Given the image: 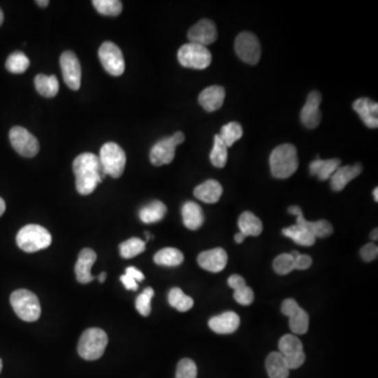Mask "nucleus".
<instances>
[{
  "label": "nucleus",
  "mask_w": 378,
  "mask_h": 378,
  "mask_svg": "<svg viewBox=\"0 0 378 378\" xmlns=\"http://www.w3.org/2000/svg\"><path fill=\"white\" fill-rule=\"evenodd\" d=\"M126 275H129V277H133L137 281H142L144 279V275L135 267H127L125 269Z\"/></svg>",
  "instance_id": "nucleus-46"
},
{
  "label": "nucleus",
  "mask_w": 378,
  "mask_h": 378,
  "mask_svg": "<svg viewBox=\"0 0 378 378\" xmlns=\"http://www.w3.org/2000/svg\"><path fill=\"white\" fill-rule=\"evenodd\" d=\"M371 239L373 240V241H377V239H378L377 228H375V229H374L373 231L371 232Z\"/></svg>",
  "instance_id": "nucleus-50"
},
{
  "label": "nucleus",
  "mask_w": 378,
  "mask_h": 378,
  "mask_svg": "<svg viewBox=\"0 0 378 378\" xmlns=\"http://www.w3.org/2000/svg\"><path fill=\"white\" fill-rule=\"evenodd\" d=\"M236 55L244 62L255 66L261 59V43L255 34L250 32H242L234 42Z\"/></svg>",
  "instance_id": "nucleus-10"
},
{
  "label": "nucleus",
  "mask_w": 378,
  "mask_h": 378,
  "mask_svg": "<svg viewBox=\"0 0 378 378\" xmlns=\"http://www.w3.org/2000/svg\"><path fill=\"white\" fill-rule=\"evenodd\" d=\"M168 303L180 312H186L194 306V299L185 294L180 288H173L169 291Z\"/></svg>",
  "instance_id": "nucleus-35"
},
{
  "label": "nucleus",
  "mask_w": 378,
  "mask_h": 378,
  "mask_svg": "<svg viewBox=\"0 0 378 378\" xmlns=\"http://www.w3.org/2000/svg\"><path fill=\"white\" fill-rule=\"evenodd\" d=\"M283 314L289 318V327L293 333L303 336L309 330V315L304 309L301 308L293 299L284 301L281 308Z\"/></svg>",
  "instance_id": "nucleus-13"
},
{
  "label": "nucleus",
  "mask_w": 378,
  "mask_h": 378,
  "mask_svg": "<svg viewBox=\"0 0 378 378\" xmlns=\"http://www.w3.org/2000/svg\"><path fill=\"white\" fill-rule=\"evenodd\" d=\"M228 285L230 288L234 289V297L236 302L243 306H248L255 299V293L250 287L246 285L245 279L238 275H231L228 279Z\"/></svg>",
  "instance_id": "nucleus-26"
},
{
  "label": "nucleus",
  "mask_w": 378,
  "mask_h": 378,
  "mask_svg": "<svg viewBox=\"0 0 378 378\" xmlns=\"http://www.w3.org/2000/svg\"><path fill=\"white\" fill-rule=\"evenodd\" d=\"M73 171L76 177L77 192L82 196L94 192L106 177L99 157L90 153L79 155L73 163Z\"/></svg>",
  "instance_id": "nucleus-1"
},
{
  "label": "nucleus",
  "mask_w": 378,
  "mask_h": 378,
  "mask_svg": "<svg viewBox=\"0 0 378 378\" xmlns=\"http://www.w3.org/2000/svg\"><path fill=\"white\" fill-rule=\"evenodd\" d=\"M187 37H188L189 42L206 47V45H212L218 39V31H216L214 21H210V19H202L189 29Z\"/></svg>",
  "instance_id": "nucleus-16"
},
{
  "label": "nucleus",
  "mask_w": 378,
  "mask_h": 378,
  "mask_svg": "<svg viewBox=\"0 0 378 378\" xmlns=\"http://www.w3.org/2000/svg\"><path fill=\"white\" fill-rule=\"evenodd\" d=\"M240 316L236 312L227 311L218 316L210 318L208 325L214 332L218 334L234 333L240 326Z\"/></svg>",
  "instance_id": "nucleus-23"
},
{
  "label": "nucleus",
  "mask_w": 378,
  "mask_h": 378,
  "mask_svg": "<svg viewBox=\"0 0 378 378\" xmlns=\"http://www.w3.org/2000/svg\"><path fill=\"white\" fill-rule=\"evenodd\" d=\"M290 255L294 260V269L297 270H306L312 265L310 255H301L299 251H292Z\"/></svg>",
  "instance_id": "nucleus-43"
},
{
  "label": "nucleus",
  "mask_w": 378,
  "mask_h": 378,
  "mask_svg": "<svg viewBox=\"0 0 378 378\" xmlns=\"http://www.w3.org/2000/svg\"><path fill=\"white\" fill-rule=\"evenodd\" d=\"M60 66L63 80L73 90H78L81 86V66L78 57L72 51H66L60 57Z\"/></svg>",
  "instance_id": "nucleus-14"
},
{
  "label": "nucleus",
  "mask_w": 378,
  "mask_h": 378,
  "mask_svg": "<svg viewBox=\"0 0 378 378\" xmlns=\"http://www.w3.org/2000/svg\"><path fill=\"white\" fill-rule=\"evenodd\" d=\"M246 236H244L243 234H241V232H239V234H236V236H234V241L236 242L238 244L243 243L244 240H245Z\"/></svg>",
  "instance_id": "nucleus-47"
},
{
  "label": "nucleus",
  "mask_w": 378,
  "mask_h": 378,
  "mask_svg": "<svg viewBox=\"0 0 378 378\" xmlns=\"http://www.w3.org/2000/svg\"><path fill=\"white\" fill-rule=\"evenodd\" d=\"M99 160L105 176L118 179L123 175L126 164L125 151L115 142H108L101 147Z\"/></svg>",
  "instance_id": "nucleus-6"
},
{
  "label": "nucleus",
  "mask_w": 378,
  "mask_h": 378,
  "mask_svg": "<svg viewBox=\"0 0 378 378\" xmlns=\"http://www.w3.org/2000/svg\"><path fill=\"white\" fill-rule=\"evenodd\" d=\"M153 261L157 265L165 266V267H176L181 265L184 261V255L177 248H163L155 253Z\"/></svg>",
  "instance_id": "nucleus-32"
},
{
  "label": "nucleus",
  "mask_w": 378,
  "mask_h": 378,
  "mask_svg": "<svg viewBox=\"0 0 378 378\" xmlns=\"http://www.w3.org/2000/svg\"><path fill=\"white\" fill-rule=\"evenodd\" d=\"M273 269L277 275H286L294 270V260L290 253L277 255L273 261Z\"/></svg>",
  "instance_id": "nucleus-40"
},
{
  "label": "nucleus",
  "mask_w": 378,
  "mask_h": 378,
  "mask_svg": "<svg viewBox=\"0 0 378 378\" xmlns=\"http://www.w3.org/2000/svg\"><path fill=\"white\" fill-rule=\"evenodd\" d=\"M222 194H223V187L216 180L205 181L194 190V194L197 199L208 204L218 202Z\"/></svg>",
  "instance_id": "nucleus-24"
},
{
  "label": "nucleus",
  "mask_w": 378,
  "mask_h": 378,
  "mask_svg": "<svg viewBox=\"0 0 378 378\" xmlns=\"http://www.w3.org/2000/svg\"><path fill=\"white\" fill-rule=\"evenodd\" d=\"M183 223L190 230H197L204 223L205 216L200 205L189 201L182 207Z\"/></svg>",
  "instance_id": "nucleus-27"
},
{
  "label": "nucleus",
  "mask_w": 378,
  "mask_h": 378,
  "mask_svg": "<svg viewBox=\"0 0 378 378\" xmlns=\"http://www.w3.org/2000/svg\"><path fill=\"white\" fill-rule=\"evenodd\" d=\"M122 284H123L124 287H125L127 290L136 291L139 288V285H138V281H136L133 277H129V275H123L121 277Z\"/></svg>",
  "instance_id": "nucleus-45"
},
{
  "label": "nucleus",
  "mask_w": 378,
  "mask_h": 378,
  "mask_svg": "<svg viewBox=\"0 0 378 378\" xmlns=\"http://www.w3.org/2000/svg\"><path fill=\"white\" fill-rule=\"evenodd\" d=\"M239 228L245 236H257L263 231V223L255 214L245 212L240 216Z\"/></svg>",
  "instance_id": "nucleus-31"
},
{
  "label": "nucleus",
  "mask_w": 378,
  "mask_h": 378,
  "mask_svg": "<svg viewBox=\"0 0 378 378\" xmlns=\"http://www.w3.org/2000/svg\"><path fill=\"white\" fill-rule=\"evenodd\" d=\"M108 338L99 328L84 331L78 344V353L86 360H97L103 355L108 346Z\"/></svg>",
  "instance_id": "nucleus-5"
},
{
  "label": "nucleus",
  "mask_w": 378,
  "mask_h": 378,
  "mask_svg": "<svg viewBox=\"0 0 378 378\" xmlns=\"http://www.w3.org/2000/svg\"><path fill=\"white\" fill-rule=\"evenodd\" d=\"M100 62L104 70L112 76H121L125 71V61L120 47L112 41H105L100 47Z\"/></svg>",
  "instance_id": "nucleus-11"
},
{
  "label": "nucleus",
  "mask_w": 378,
  "mask_h": 378,
  "mask_svg": "<svg viewBox=\"0 0 378 378\" xmlns=\"http://www.w3.org/2000/svg\"><path fill=\"white\" fill-rule=\"evenodd\" d=\"M279 350L289 370L299 369L306 360L302 342L293 334H286L279 340Z\"/></svg>",
  "instance_id": "nucleus-9"
},
{
  "label": "nucleus",
  "mask_w": 378,
  "mask_h": 378,
  "mask_svg": "<svg viewBox=\"0 0 378 378\" xmlns=\"http://www.w3.org/2000/svg\"><path fill=\"white\" fill-rule=\"evenodd\" d=\"M284 236H287L289 239L293 240L295 243L299 244L301 246H312L315 243V238L305 228L301 227V226L295 225L290 226V227L284 228L281 230Z\"/></svg>",
  "instance_id": "nucleus-33"
},
{
  "label": "nucleus",
  "mask_w": 378,
  "mask_h": 378,
  "mask_svg": "<svg viewBox=\"0 0 378 378\" xmlns=\"http://www.w3.org/2000/svg\"><path fill=\"white\" fill-rule=\"evenodd\" d=\"M10 142L19 155L25 158H33L38 155L40 145L34 135L21 126H15L10 131Z\"/></svg>",
  "instance_id": "nucleus-12"
},
{
  "label": "nucleus",
  "mask_w": 378,
  "mask_h": 378,
  "mask_svg": "<svg viewBox=\"0 0 378 378\" xmlns=\"http://www.w3.org/2000/svg\"><path fill=\"white\" fill-rule=\"evenodd\" d=\"M155 295V291L153 288L144 289V291L136 299V309L142 316H149L151 312V299Z\"/></svg>",
  "instance_id": "nucleus-41"
},
{
  "label": "nucleus",
  "mask_w": 378,
  "mask_h": 378,
  "mask_svg": "<svg viewBox=\"0 0 378 378\" xmlns=\"http://www.w3.org/2000/svg\"><path fill=\"white\" fill-rule=\"evenodd\" d=\"M96 260H97V255L94 250L90 248H84L81 250L75 266V273L79 283L88 284L94 281V277H92L90 270Z\"/></svg>",
  "instance_id": "nucleus-20"
},
{
  "label": "nucleus",
  "mask_w": 378,
  "mask_h": 378,
  "mask_svg": "<svg viewBox=\"0 0 378 378\" xmlns=\"http://www.w3.org/2000/svg\"><path fill=\"white\" fill-rule=\"evenodd\" d=\"M378 247L375 244L370 243L360 249V255H362L364 261L372 262L377 257Z\"/></svg>",
  "instance_id": "nucleus-44"
},
{
  "label": "nucleus",
  "mask_w": 378,
  "mask_h": 378,
  "mask_svg": "<svg viewBox=\"0 0 378 378\" xmlns=\"http://www.w3.org/2000/svg\"><path fill=\"white\" fill-rule=\"evenodd\" d=\"M224 100H225V90L222 86H208L199 94V103L208 113L220 110L223 105Z\"/></svg>",
  "instance_id": "nucleus-21"
},
{
  "label": "nucleus",
  "mask_w": 378,
  "mask_h": 378,
  "mask_svg": "<svg viewBox=\"0 0 378 378\" xmlns=\"http://www.w3.org/2000/svg\"><path fill=\"white\" fill-rule=\"evenodd\" d=\"M228 257L225 250L222 248L203 251L198 257V263L201 268L210 273H218L223 271L227 265Z\"/></svg>",
  "instance_id": "nucleus-18"
},
{
  "label": "nucleus",
  "mask_w": 378,
  "mask_h": 378,
  "mask_svg": "<svg viewBox=\"0 0 378 378\" xmlns=\"http://www.w3.org/2000/svg\"><path fill=\"white\" fill-rule=\"evenodd\" d=\"M364 124L369 129L378 127V104L367 97L355 100L352 105Z\"/></svg>",
  "instance_id": "nucleus-19"
},
{
  "label": "nucleus",
  "mask_w": 378,
  "mask_h": 378,
  "mask_svg": "<svg viewBox=\"0 0 378 378\" xmlns=\"http://www.w3.org/2000/svg\"><path fill=\"white\" fill-rule=\"evenodd\" d=\"M340 164H342V160L340 159L322 160L320 155H318L316 160L312 161L309 165V171L311 176L318 177L320 181H326L332 177Z\"/></svg>",
  "instance_id": "nucleus-25"
},
{
  "label": "nucleus",
  "mask_w": 378,
  "mask_h": 378,
  "mask_svg": "<svg viewBox=\"0 0 378 378\" xmlns=\"http://www.w3.org/2000/svg\"><path fill=\"white\" fill-rule=\"evenodd\" d=\"M362 171V166L360 163L338 167L330 178L331 188L333 189L334 192H342L349 182L360 176Z\"/></svg>",
  "instance_id": "nucleus-22"
},
{
  "label": "nucleus",
  "mask_w": 378,
  "mask_h": 378,
  "mask_svg": "<svg viewBox=\"0 0 378 378\" xmlns=\"http://www.w3.org/2000/svg\"><path fill=\"white\" fill-rule=\"evenodd\" d=\"M3 370V360H0V372Z\"/></svg>",
  "instance_id": "nucleus-54"
},
{
  "label": "nucleus",
  "mask_w": 378,
  "mask_h": 378,
  "mask_svg": "<svg viewBox=\"0 0 378 378\" xmlns=\"http://www.w3.org/2000/svg\"><path fill=\"white\" fill-rule=\"evenodd\" d=\"M185 141V135L182 131H177L171 137L158 141L149 153L151 164L155 166H162L173 162L176 155V149L178 145Z\"/></svg>",
  "instance_id": "nucleus-8"
},
{
  "label": "nucleus",
  "mask_w": 378,
  "mask_h": 378,
  "mask_svg": "<svg viewBox=\"0 0 378 378\" xmlns=\"http://www.w3.org/2000/svg\"><path fill=\"white\" fill-rule=\"evenodd\" d=\"M29 66V59L23 52L12 53L5 62V68L12 74H23Z\"/></svg>",
  "instance_id": "nucleus-36"
},
{
  "label": "nucleus",
  "mask_w": 378,
  "mask_h": 378,
  "mask_svg": "<svg viewBox=\"0 0 378 378\" xmlns=\"http://www.w3.org/2000/svg\"><path fill=\"white\" fill-rule=\"evenodd\" d=\"M210 162L214 167L223 168L227 163L228 147H226L220 135L214 136V147L210 153Z\"/></svg>",
  "instance_id": "nucleus-34"
},
{
  "label": "nucleus",
  "mask_w": 378,
  "mask_h": 378,
  "mask_svg": "<svg viewBox=\"0 0 378 378\" xmlns=\"http://www.w3.org/2000/svg\"><path fill=\"white\" fill-rule=\"evenodd\" d=\"M166 212L167 208L164 203L158 200L153 201L141 208L139 212L140 220L145 224L158 223L163 220Z\"/></svg>",
  "instance_id": "nucleus-29"
},
{
  "label": "nucleus",
  "mask_w": 378,
  "mask_h": 378,
  "mask_svg": "<svg viewBox=\"0 0 378 378\" xmlns=\"http://www.w3.org/2000/svg\"><path fill=\"white\" fill-rule=\"evenodd\" d=\"M289 214L297 216V225L308 230L315 239L316 238H327L333 234V227L329 223L328 220H320L316 222H310L304 218L302 210L299 206H290L288 208Z\"/></svg>",
  "instance_id": "nucleus-17"
},
{
  "label": "nucleus",
  "mask_w": 378,
  "mask_h": 378,
  "mask_svg": "<svg viewBox=\"0 0 378 378\" xmlns=\"http://www.w3.org/2000/svg\"><path fill=\"white\" fill-rule=\"evenodd\" d=\"M3 19H5V16H3V10L0 9V27L3 23Z\"/></svg>",
  "instance_id": "nucleus-53"
},
{
  "label": "nucleus",
  "mask_w": 378,
  "mask_h": 378,
  "mask_svg": "<svg viewBox=\"0 0 378 378\" xmlns=\"http://www.w3.org/2000/svg\"><path fill=\"white\" fill-rule=\"evenodd\" d=\"M120 255L124 259H133L145 251V242L138 238H131L120 244Z\"/></svg>",
  "instance_id": "nucleus-38"
},
{
  "label": "nucleus",
  "mask_w": 378,
  "mask_h": 378,
  "mask_svg": "<svg viewBox=\"0 0 378 378\" xmlns=\"http://www.w3.org/2000/svg\"><path fill=\"white\" fill-rule=\"evenodd\" d=\"M198 368L196 362L189 358H183L177 367L176 378H197Z\"/></svg>",
  "instance_id": "nucleus-42"
},
{
  "label": "nucleus",
  "mask_w": 378,
  "mask_h": 378,
  "mask_svg": "<svg viewBox=\"0 0 378 378\" xmlns=\"http://www.w3.org/2000/svg\"><path fill=\"white\" fill-rule=\"evenodd\" d=\"M243 136L242 125L238 122H229L220 129V137L223 140L226 147H231L236 141H239Z\"/></svg>",
  "instance_id": "nucleus-37"
},
{
  "label": "nucleus",
  "mask_w": 378,
  "mask_h": 378,
  "mask_svg": "<svg viewBox=\"0 0 378 378\" xmlns=\"http://www.w3.org/2000/svg\"><path fill=\"white\" fill-rule=\"evenodd\" d=\"M273 176L277 179L290 178L299 168V155L293 144L275 147L269 159Z\"/></svg>",
  "instance_id": "nucleus-2"
},
{
  "label": "nucleus",
  "mask_w": 378,
  "mask_h": 378,
  "mask_svg": "<svg viewBox=\"0 0 378 378\" xmlns=\"http://www.w3.org/2000/svg\"><path fill=\"white\" fill-rule=\"evenodd\" d=\"M16 242L21 250L32 253L49 247L52 243V236L42 226L29 224L19 230Z\"/></svg>",
  "instance_id": "nucleus-3"
},
{
  "label": "nucleus",
  "mask_w": 378,
  "mask_h": 378,
  "mask_svg": "<svg viewBox=\"0 0 378 378\" xmlns=\"http://www.w3.org/2000/svg\"><path fill=\"white\" fill-rule=\"evenodd\" d=\"M212 53L207 47L188 42L179 49L178 60L181 66L194 70H205L212 63Z\"/></svg>",
  "instance_id": "nucleus-7"
},
{
  "label": "nucleus",
  "mask_w": 378,
  "mask_h": 378,
  "mask_svg": "<svg viewBox=\"0 0 378 378\" xmlns=\"http://www.w3.org/2000/svg\"><path fill=\"white\" fill-rule=\"evenodd\" d=\"M35 88L39 94L45 98H53L58 94L59 81L55 75L47 76L45 74H39L35 77Z\"/></svg>",
  "instance_id": "nucleus-30"
},
{
  "label": "nucleus",
  "mask_w": 378,
  "mask_h": 378,
  "mask_svg": "<svg viewBox=\"0 0 378 378\" xmlns=\"http://www.w3.org/2000/svg\"><path fill=\"white\" fill-rule=\"evenodd\" d=\"M37 5H39V7L41 8H45L49 5V3H50V1L49 0H45V1H41V0H37L36 1Z\"/></svg>",
  "instance_id": "nucleus-49"
},
{
  "label": "nucleus",
  "mask_w": 378,
  "mask_h": 378,
  "mask_svg": "<svg viewBox=\"0 0 378 378\" xmlns=\"http://www.w3.org/2000/svg\"><path fill=\"white\" fill-rule=\"evenodd\" d=\"M266 370L270 378H288L289 370L286 362L279 352H273L266 358Z\"/></svg>",
  "instance_id": "nucleus-28"
},
{
  "label": "nucleus",
  "mask_w": 378,
  "mask_h": 378,
  "mask_svg": "<svg viewBox=\"0 0 378 378\" xmlns=\"http://www.w3.org/2000/svg\"><path fill=\"white\" fill-rule=\"evenodd\" d=\"M106 279V273H102L101 275H99V281L100 283H104Z\"/></svg>",
  "instance_id": "nucleus-51"
},
{
  "label": "nucleus",
  "mask_w": 378,
  "mask_h": 378,
  "mask_svg": "<svg viewBox=\"0 0 378 378\" xmlns=\"http://www.w3.org/2000/svg\"><path fill=\"white\" fill-rule=\"evenodd\" d=\"M92 3L98 13L104 16H119L123 9L119 0H94Z\"/></svg>",
  "instance_id": "nucleus-39"
},
{
  "label": "nucleus",
  "mask_w": 378,
  "mask_h": 378,
  "mask_svg": "<svg viewBox=\"0 0 378 378\" xmlns=\"http://www.w3.org/2000/svg\"><path fill=\"white\" fill-rule=\"evenodd\" d=\"M5 212V202L0 198V216H3Z\"/></svg>",
  "instance_id": "nucleus-48"
},
{
  "label": "nucleus",
  "mask_w": 378,
  "mask_h": 378,
  "mask_svg": "<svg viewBox=\"0 0 378 378\" xmlns=\"http://www.w3.org/2000/svg\"><path fill=\"white\" fill-rule=\"evenodd\" d=\"M322 103V94L318 90H313L307 97L306 103L301 110V121L307 129H316L322 121V112L320 105Z\"/></svg>",
  "instance_id": "nucleus-15"
},
{
  "label": "nucleus",
  "mask_w": 378,
  "mask_h": 378,
  "mask_svg": "<svg viewBox=\"0 0 378 378\" xmlns=\"http://www.w3.org/2000/svg\"><path fill=\"white\" fill-rule=\"evenodd\" d=\"M16 314L25 322H36L41 314V306L36 294L25 289L14 291L10 299Z\"/></svg>",
  "instance_id": "nucleus-4"
},
{
  "label": "nucleus",
  "mask_w": 378,
  "mask_h": 378,
  "mask_svg": "<svg viewBox=\"0 0 378 378\" xmlns=\"http://www.w3.org/2000/svg\"><path fill=\"white\" fill-rule=\"evenodd\" d=\"M373 197L374 200H375V202H378V188L376 187L375 189L373 190Z\"/></svg>",
  "instance_id": "nucleus-52"
}]
</instances>
